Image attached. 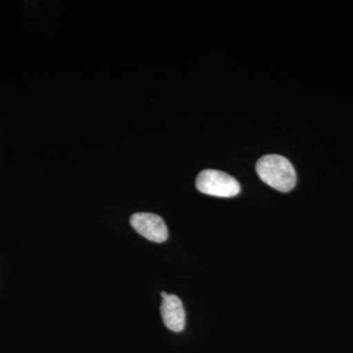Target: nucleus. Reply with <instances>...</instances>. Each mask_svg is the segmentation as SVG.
I'll use <instances>...</instances> for the list:
<instances>
[{
	"label": "nucleus",
	"mask_w": 353,
	"mask_h": 353,
	"mask_svg": "<svg viewBox=\"0 0 353 353\" xmlns=\"http://www.w3.org/2000/svg\"><path fill=\"white\" fill-rule=\"evenodd\" d=\"M161 316L165 326L171 331L180 333L185 326V311L182 301L175 294H169L162 301Z\"/></svg>",
	"instance_id": "20e7f679"
},
{
	"label": "nucleus",
	"mask_w": 353,
	"mask_h": 353,
	"mask_svg": "<svg viewBox=\"0 0 353 353\" xmlns=\"http://www.w3.org/2000/svg\"><path fill=\"white\" fill-rule=\"evenodd\" d=\"M132 227L146 240L164 243L168 239V229L160 216L152 213H136L132 215Z\"/></svg>",
	"instance_id": "7ed1b4c3"
},
{
	"label": "nucleus",
	"mask_w": 353,
	"mask_h": 353,
	"mask_svg": "<svg viewBox=\"0 0 353 353\" xmlns=\"http://www.w3.org/2000/svg\"><path fill=\"white\" fill-rule=\"evenodd\" d=\"M196 189L204 194L217 197H234L241 192V185L234 176L224 172L208 169L201 172L196 181Z\"/></svg>",
	"instance_id": "f03ea898"
},
{
	"label": "nucleus",
	"mask_w": 353,
	"mask_h": 353,
	"mask_svg": "<svg viewBox=\"0 0 353 353\" xmlns=\"http://www.w3.org/2000/svg\"><path fill=\"white\" fill-rule=\"evenodd\" d=\"M169 294H167L166 292H161V297H162V299H166L167 296H168Z\"/></svg>",
	"instance_id": "39448f33"
},
{
	"label": "nucleus",
	"mask_w": 353,
	"mask_h": 353,
	"mask_svg": "<svg viewBox=\"0 0 353 353\" xmlns=\"http://www.w3.org/2000/svg\"><path fill=\"white\" fill-rule=\"evenodd\" d=\"M256 172L266 185L279 192H290L296 183L294 166L282 155L269 154L260 158L257 161Z\"/></svg>",
	"instance_id": "f257e3e1"
}]
</instances>
